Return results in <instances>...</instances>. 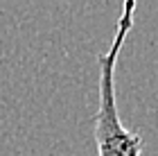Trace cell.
<instances>
[{
	"mask_svg": "<svg viewBox=\"0 0 158 156\" xmlns=\"http://www.w3.org/2000/svg\"><path fill=\"white\" fill-rule=\"evenodd\" d=\"M135 7H138L135 0L124 2L109 50L97 57V66H99V104L95 113L97 156H140L142 154L140 133L129 131L122 124L120 113H118V102H115V66H118L120 50L133 27Z\"/></svg>",
	"mask_w": 158,
	"mask_h": 156,
	"instance_id": "cell-1",
	"label": "cell"
}]
</instances>
